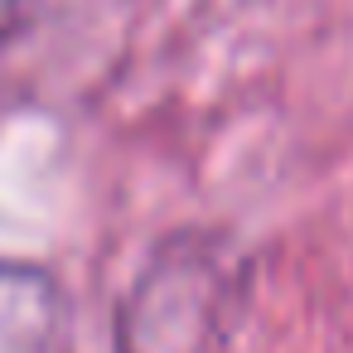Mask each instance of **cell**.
<instances>
[{
    "label": "cell",
    "instance_id": "cell-1",
    "mask_svg": "<svg viewBox=\"0 0 353 353\" xmlns=\"http://www.w3.org/2000/svg\"><path fill=\"white\" fill-rule=\"evenodd\" d=\"M242 271L213 237H170L117 310V353H228Z\"/></svg>",
    "mask_w": 353,
    "mask_h": 353
},
{
    "label": "cell",
    "instance_id": "cell-2",
    "mask_svg": "<svg viewBox=\"0 0 353 353\" xmlns=\"http://www.w3.org/2000/svg\"><path fill=\"white\" fill-rule=\"evenodd\" d=\"M0 353H73V305L54 271L0 256Z\"/></svg>",
    "mask_w": 353,
    "mask_h": 353
},
{
    "label": "cell",
    "instance_id": "cell-3",
    "mask_svg": "<svg viewBox=\"0 0 353 353\" xmlns=\"http://www.w3.org/2000/svg\"><path fill=\"white\" fill-rule=\"evenodd\" d=\"M30 6H34V0H0V39L20 30V20L30 15Z\"/></svg>",
    "mask_w": 353,
    "mask_h": 353
}]
</instances>
